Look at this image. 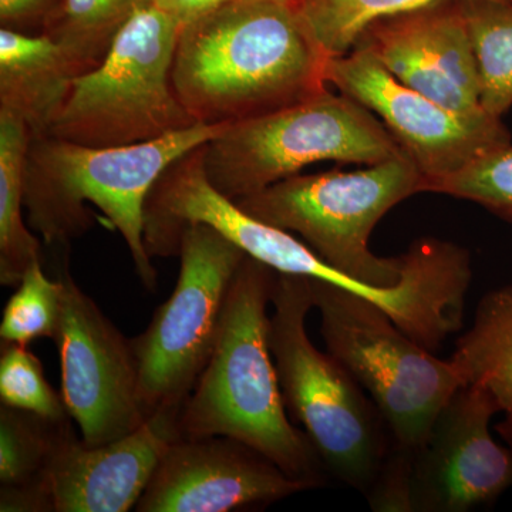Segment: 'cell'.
I'll list each match as a JSON object with an SVG mask.
<instances>
[{
  "mask_svg": "<svg viewBox=\"0 0 512 512\" xmlns=\"http://www.w3.org/2000/svg\"><path fill=\"white\" fill-rule=\"evenodd\" d=\"M328 59L298 0H228L181 26L173 86L197 123H238L325 90Z\"/></svg>",
  "mask_w": 512,
  "mask_h": 512,
  "instance_id": "cell-1",
  "label": "cell"
},
{
  "mask_svg": "<svg viewBox=\"0 0 512 512\" xmlns=\"http://www.w3.org/2000/svg\"><path fill=\"white\" fill-rule=\"evenodd\" d=\"M276 271L245 256L229 288L210 359L178 414L181 437L224 436L254 448L296 480L323 483L322 461L288 419L269 348Z\"/></svg>",
  "mask_w": 512,
  "mask_h": 512,
  "instance_id": "cell-2",
  "label": "cell"
},
{
  "mask_svg": "<svg viewBox=\"0 0 512 512\" xmlns=\"http://www.w3.org/2000/svg\"><path fill=\"white\" fill-rule=\"evenodd\" d=\"M227 126L197 123L157 140L117 147L33 136L25 173L30 227L46 245L66 244L92 227L84 204H93L120 232L147 291L156 292L157 272L144 242L148 195L168 167Z\"/></svg>",
  "mask_w": 512,
  "mask_h": 512,
  "instance_id": "cell-3",
  "label": "cell"
},
{
  "mask_svg": "<svg viewBox=\"0 0 512 512\" xmlns=\"http://www.w3.org/2000/svg\"><path fill=\"white\" fill-rule=\"evenodd\" d=\"M271 303L269 348L286 410L305 427L323 466L343 484L369 493L392 440L365 389L309 339L311 278L276 272Z\"/></svg>",
  "mask_w": 512,
  "mask_h": 512,
  "instance_id": "cell-4",
  "label": "cell"
},
{
  "mask_svg": "<svg viewBox=\"0 0 512 512\" xmlns=\"http://www.w3.org/2000/svg\"><path fill=\"white\" fill-rule=\"evenodd\" d=\"M403 154L399 141L372 111L328 89L284 109L228 124L202 146L208 180L232 201L258 194L319 161L375 165Z\"/></svg>",
  "mask_w": 512,
  "mask_h": 512,
  "instance_id": "cell-5",
  "label": "cell"
},
{
  "mask_svg": "<svg viewBox=\"0 0 512 512\" xmlns=\"http://www.w3.org/2000/svg\"><path fill=\"white\" fill-rule=\"evenodd\" d=\"M424 177L409 154L365 170L296 174L235 201L256 220L296 232L332 268L377 288L399 284L403 255L380 258L369 249L377 222L423 192Z\"/></svg>",
  "mask_w": 512,
  "mask_h": 512,
  "instance_id": "cell-6",
  "label": "cell"
},
{
  "mask_svg": "<svg viewBox=\"0 0 512 512\" xmlns=\"http://www.w3.org/2000/svg\"><path fill=\"white\" fill-rule=\"evenodd\" d=\"M180 29L156 2L138 10L99 66L74 80L47 134L83 146L117 147L197 124L173 86Z\"/></svg>",
  "mask_w": 512,
  "mask_h": 512,
  "instance_id": "cell-7",
  "label": "cell"
},
{
  "mask_svg": "<svg viewBox=\"0 0 512 512\" xmlns=\"http://www.w3.org/2000/svg\"><path fill=\"white\" fill-rule=\"evenodd\" d=\"M311 281L326 349L372 397L390 447L414 456L441 409L464 386L456 365L406 335L376 303Z\"/></svg>",
  "mask_w": 512,
  "mask_h": 512,
  "instance_id": "cell-8",
  "label": "cell"
},
{
  "mask_svg": "<svg viewBox=\"0 0 512 512\" xmlns=\"http://www.w3.org/2000/svg\"><path fill=\"white\" fill-rule=\"evenodd\" d=\"M180 275L148 328L131 339L148 417L184 406L210 359L225 301L245 254L220 232L188 225L178 239Z\"/></svg>",
  "mask_w": 512,
  "mask_h": 512,
  "instance_id": "cell-9",
  "label": "cell"
},
{
  "mask_svg": "<svg viewBox=\"0 0 512 512\" xmlns=\"http://www.w3.org/2000/svg\"><path fill=\"white\" fill-rule=\"evenodd\" d=\"M204 224L220 232L251 258L279 274L306 276L369 299L384 311L399 302L396 288H377L356 281L326 264L291 232L256 220L221 194L208 180L202 146L175 161L161 175L146 202L144 242L148 255H177L185 227Z\"/></svg>",
  "mask_w": 512,
  "mask_h": 512,
  "instance_id": "cell-10",
  "label": "cell"
},
{
  "mask_svg": "<svg viewBox=\"0 0 512 512\" xmlns=\"http://www.w3.org/2000/svg\"><path fill=\"white\" fill-rule=\"evenodd\" d=\"M59 350L64 406L83 441L119 440L146 423L131 339L124 338L97 303L64 272Z\"/></svg>",
  "mask_w": 512,
  "mask_h": 512,
  "instance_id": "cell-11",
  "label": "cell"
},
{
  "mask_svg": "<svg viewBox=\"0 0 512 512\" xmlns=\"http://www.w3.org/2000/svg\"><path fill=\"white\" fill-rule=\"evenodd\" d=\"M326 83L383 120L424 177L431 181L456 173L495 147L511 143L501 119L467 117L404 86L369 50L353 47L329 57Z\"/></svg>",
  "mask_w": 512,
  "mask_h": 512,
  "instance_id": "cell-12",
  "label": "cell"
},
{
  "mask_svg": "<svg viewBox=\"0 0 512 512\" xmlns=\"http://www.w3.org/2000/svg\"><path fill=\"white\" fill-rule=\"evenodd\" d=\"M490 394L464 384L441 409L414 453L412 512H467L494 504L512 485V453L490 433Z\"/></svg>",
  "mask_w": 512,
  "mask_h": 512,
  "instance_id": "cell-13",
  "label": "cell"
},
{
  "mask_svg": "<svg viewBox=\"0 0 512 512\" xmlns=\"http://www.w3.org/2000/svg\"><path fill=\"white\" fill-rule=\"evenodd\" d=\"M399 82L467 117H485L463 0H437L370 23L355 46ZM493 117V116H491Z\"/></svg>",
  "mask_w": 512,
  "mask_h": 512,
  "instance_id": "cell-14",
  "label": "cell"
},
{
  "mask_svg": "<svg viewBox=\"0 0 512 512\" xmlns=\"http://www.w3.org/2000/svg\"><path fill=\"white\" fill-rule=\"evenodd\" d=\"M313 488L264 454L224 436L180 437L167 448L138 512H227L284 500Z\"/></svg>",
  "mask_w": 512,
  "mask_h": 512,
  "instance_id": "cell-15",
  "label": "cell"
},
{
  "mask_svg": "<svg viewBox=\"0 0 512 512\" xmlns=\"http://www.w3.org/2000/svg\"><path fill=\"white\" fill-rule=\"evenodd\" d=\"M178 414L154 413L128 436L97 446L77 439L67 427L42 478L52 511L136 510L165 451L181 437Z\"/></svg>",
  "mask_w": 512,
  "mask_h": 512,
  "instance_id": "cell-16",
  "label": "cell"
},
{
  "mask_svg": "<svg viewBox=\"0 0 512 512\" xmlns=\"http://www.w3.org/2000/svg\"><path fill=\"white\" fill-rule=\"evenodd\" d=\"M82 73L66 47L46 33L0 29V109L25 121L33 136L47 134Z\"/></svg>",
  "mask_w": 512,
  "mask_h": 512,
  "instance_id": "cell-17",
  "label": "cell"
},
{
  "mask_svg": "<svg viewBox=\"0 0 512 512\" xmlns=\"http://www.w3.org/2000/svg\"><path fill=\"white\" fill-rule=\"evenodd\" d=\"M464 384L490 394L498 412L512 417V285L485 293L473 325L451 356Z\"/></svg>",
  "mask_w": 512,
  "mask_h": 512,
  "instance_id": "cell-18",
  "label": "cell"
},
{
  "mask_svg": "<svg viewBox=\"0 0 512 512\" xmlns=\"http://www.w3.org/2000/svg\"><path fill=\"white\" fill-rule=\"evenodd\" d=\"M32 131L8 110L0 109V284L18 286L42 242L23 220L26 161Z\"/></svg>",
  "mask_w": 512,
  "mask_h": 512,
  "instance_id": "cell-19",
  "label": "cell"
},
{
  "mask_svg": "<svg viewBox=\"0 0 512 512\" xmlns=\"http://www.w3.org/2000/svg\"><path fill=\"white\" fill-rule=\"evenodd\" d=\"M156 0H57L42 33L66 47L83 73L99 66L128 20Z\"/></svg>",
  "mask_w": 512,
  "mask_h": 512,
  "instance_id": "cell-20",
  "label": "cell"
},
{
  "mask_svg": "<svg viewBox=\"0 0 512 512\" xmlns=\"http://www.w3.org/2000/svg\"><path fill=\"white\" fill-rule=\"evenodd\" d=\"M478 74L481 106L501 119L512 106V2L463 0Z\"/></svg>",
  "mask_w": 512,
  "mask_h": 512,
  "instance_id": "cell-21",
  "label": "cell"
},
{
  "mask_svg": "<svg viewBox=\"0 0 512 512\" xmlns=\"http://www.w3.org/2000/svg\"><path fill=\"white\" fill-rule=\"evenodd\" d=\"M69 419L50 421L36 414L0 406V483L2 488L42 483L50 457Z\"/></svg>",
  "mask_w": 512,
  "mask_h": 512,
  "instance_id": "cell-22",
  "label": "cell"
},
{
  "mask_svg": "<svg viewBox=\"0 0 512 512\" xmlns=\"http://www.w3.org/2000/svg\"><path fill=\"white\" fill-rule=\"evenodd\" d=\"M433 2L437 0H301L299 10L323 53L336 57L349 53L363 30L375 20Z\"/></svg>",
  "mask_w": 512,
  "mask_h": 512,
  "instance_id": "cell-23",
  "label": "cell"
},
{
  "mask_svg": "<svg viewBox=\"0 0 512 512\" xmlns=\"http://www.w3.org/2000/svg\"><path fill=\"white\" fill-rule=\"evenodd\" d=\"M62 282L43 271L42 262L29 266L10 296L0 322V339L29 346L37 339L55 340L62 319Z\"/></svg>",
  "mask_w": 512,
  "mask_h": 512,
  "instance_id": "cell-24",
  "label": "cell"
},
{
  "mask_svg": "<svg viewBox=\"0 0 512 512\" xmlns=\"http://www.w3.org/2000/svg\"><path fill=\"white\" fill-rule=\"evenodd\" d=\"M424 192L476 202L512 222V144L495 147L456 173L431 181Z\"/></svg>",
  "mask_w": 512,
  "mask_h": 512,
  "instance_id": "cell-25",
  "label": "cell"
},
{
  "mask_svg": "<svg viewBox=\"0 0 512 512\" xmlns=\"http://www.w3.org/2000/svg\"><path fill=\"white\" fill-rule=\"evenodd\" d=\"M0 400L3 406L33 413L46 420L70 419L62 394L47 382L42 362L28 346L2 342Z\"/></svg>",
  "mask_w": 512,
  "mask_h": 512,
  "instance_id": "cell-26",
  "label": "cell"
},
{
  "mask_svg": "<svg viewBox=\"0 0 512 512\" xmlns=\"http://www.w3.org/2000/svg\"><path fill=\"white\" fill-rule=\"evenodd\" d=\"M56 5L57 0H0L2 28L25 32L26 28L40 26L43 30Z\"/></svg>",
  "mask_w": 512,
  "mask_h": 512,
  "instance_id": "cell-27",
  "label": "cell"
},
{
  "mask_svg": "<svg viewBox=\"0 0 512 512\" xmlns=\"http://www.w3.org/2000/svg\"><path fill=\"white\" fill-rule=\"evenodd\" d=\"M228 0H156L158 6L167 10L181 26L207 15Z\"/></svg>",
  "mask_w": 512,
  "mask_h": 512,
  "instance_id": "cell-28",
  "label": "cell"
},
{
  "mask_svg": "<svg viewBox=\"0 0 512 512\" xmlns=\"http://www.w3.org/2000/svg\"><path fill=\"white\" fill-rule=\"evenodd\" d=\"M497 433L504 440L505 446L510 448L512 453V417L507 416L500 424H497Z\"/></svg>",
  "mask_w": 512,
  "mask_h": 512,
  "instance_id": "cell-29",
  "label": "cell"
},
{
  "mask_svg": "<svg viewBox=\"0 0 512 512\" xmlns=\"http://www.w3.org/2000/svg\"><path fill=\"white\" fill-rule=\"evenodd\" d=\"M298 2H301V0H298Z\"/></svg>",
  "mask_w": 512,
  "mask_h": 512,
  "instance_id": "cell-30",
  "label": "cell"
}]
</instances>
